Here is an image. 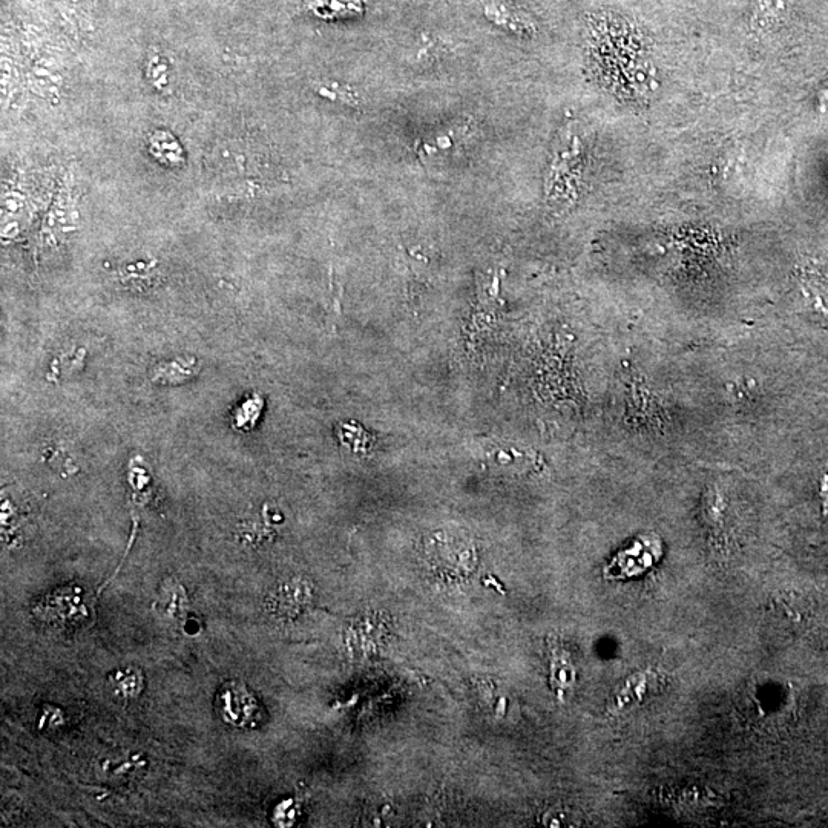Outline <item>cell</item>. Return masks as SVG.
I'll list each match as a JSON object with an SVG mask.
<instances>
[{
	"label": "cell",
	"instance_id": "7a4b0ae2",
	"mask_svg": "<svg viewBox=\"0 0 828 828\" xmlns=\"http://www.w3.org/2000/svg\"><path fill=\"white\" fill-rule=\"evenodd\" d=\"M793 0H756L753 7V25L756 28H767L786 16Z\"/></svg>",
	"mask_w": 828,
	"mask_h": 828
},
{
	"label": "cell",
	"instance_id": "3957f363",
	"mask_svg": "<svg viewBox=\"0 0 828 828\" xmlns=\"http://www.w3.org/2000/svg\"><path fill=\"white\" fill-rule=\"evenodd\" d=\"M188 606V598L184 595L181 586H172V588H165L158 595L157 609L166 617L178 618L184 614Z\"/></svg>",
	"mask_w": 828,
	"mask_h": 828
},
{
	"label": "cell",
	"instance_id": "5b68a950",
	"mask_svg": "<svg viewBox=\"0 0 828 828\" xmlns=\"http://www.w3.org/2000/svg\"><path fill=\"white\" fill-rule=\"evenodd\" d=\"M151 148L155 157L161 155V152H168V160H166V163H171V165H177V163H180V146H178L174 138H172L171 135L166 134V132H157V134L152 135Z\"/></svg>",
	"mask_w": 828,
	"mask_h": 828
},
{
	"label": "cell",
	"instance_id": "277c9868",
	"mask_svg": "<svg viewBox=\"0 0 828 828\" xmlns=\"http://www.w3.org/2000/svg\"><path fill=\"white\" fill-rule=\"evenodd\" d=\"M111 681L115 694L122 695V697H134V695L140 694V690L143 689L142 674L134 671V669L115 672Z\"/></svg>",
	"mask_w": 828,
	"mask_h": 828
},
{
	"label": "cell",
	"instance_id": "6da1fadb",
	"mask_svg": "<svg viewBox=\"0 0 828 828\" xmlns=\"http://www.w3.org/2000/svg\"><path fill=\"white\" fill-rule=\"evenodd\" d=\"M217 710L227 724L234 727H252L261 720L258 698L241 681H229L217 695Z\"/></svg>",
	"mask_w": 828,
	"mask_h": 828
}]
</instances>
